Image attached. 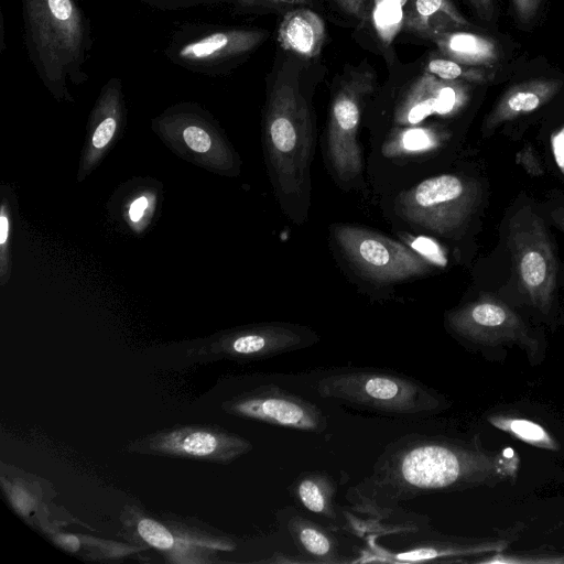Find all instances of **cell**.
Returning a JSON list of instances; mask_svg holds the SVG:
<instances>
[{"label":"cell","mask_w":564,"mask_h":564,"mask_svg":"<svg viewBox=\"0 0 564 564\" xmlns=\"http://www.w3.org/2000/svg\"><path fill=\"white\" fill-rule=\"evenodd\" d=\"M482 470L481 457L468 444L409 433L384 446L371 471L348 489L346 498L355 508L383 517L417 497L470 486Z\"/></svg>","instance_id":"obj_1"},{"label":"cell","mask_w":564,"mask_h":564,"mask_svg":"<svg viewBox=\"0 0 564 564\" xmlns=\"http://www.w3.org/2000/svg\"><path fill=\"white\" fill-rule=\"evenodd\" d=\"M317 395L356 409L426 417L447 408L444 395L412 377L371 367H329L302 375Z\"/></svg>","instance_id":"obj_2"},{"label":"cell","mask_w":564,"mask_h":564,"mask_svg":"<svg viewBox=\"0 0 564 564\" xmlns=\"http://www.w3.org/2000/svg\"><path fill=\"white\" fill-rule=\"evenodd\" d=\"M270 170L281 198L308 203L314 152L311 112L294 80L278 79L265 116Z\"/></svg>","instance_id":"obj_3"},{"label":"cell","mask_w":564,"mask_h":564,"mask_svg":"<svg viewBox=\"0 0 564 564\" xmlns=\"http://www.w3.org/2000/svg\"><path fill=\"white\" fill-rule=\"evenodd\" d=\"M28 48L43 82L65 89L79 75L87 48L85 18L75 0H22Z\"/></svg>","instance_id":"obj_4"},{"label":"cell","mask_w":564,"mask_h":564,"mask_svg":"<svg viewBox=\"0 0 564 564\" xmlns=\"http://www.w3.org/2000/svg\"><path fill=\"white\" fill-rule=\"evenodd\" d=\"M507 242L520 291L534 307L547 313L558 290V259L551 232L532 206H523L512 216Z\"/></svg>","instance_id":"obj_5"},{"label":"cell","mask_w":564,"mask_h":564,"mask_svg":"<svg viewBox=\"0 0 564 564\" xmlns=\"http://www.w3.org/2000/svg\"><path fill=\"white\" fill-rule=\"evenodd\" d=\"M481 200L478 184L456 174L422 181L397 199V210L408 223L442 237H456Z\"/></svg>","instance_id":"obj_6"},{"label":"cell","mask_w":564,"mask_h":564,"mask_svg":"<svg viewBox=\"0 0 564 564\" xmlns=\"http://www.w3.org/2000/svg\"><path fill=\"white\" fill-rule=\"evenodd\" d=\"M333 235L350 265L372 282H401L421 276L431 269L430 261L421 253L377 231L336 225Z\"/></svg>","instance_id":"obj_7"},{"label":"cell","mask_w":564,"mask_h":564,"mask_svg":"<svg viewBox=\"0 0 564 564\" xmlns=\"http://www.w3.org/2000/svg\"><path fill=\"white\" fill-rule=\"evenodd\" d=\"M319 340L311 328L297 324L272 322L247 326L219 335L207 344L187 350L192 362L221 359L249 362L311 347Z\"/></svg>","instance_id":"obj_8"},{"label":"cell","mask_w":564,"mask_h":564,"mask_svg":"<svg viewBox=\"0 0 564 564\" xmlns=\"http://www.w3.org/2000/svg\"><path fill=\"white\" fill-rule=\"evenodd\" d=\"M252 448L247 438L218 426L175 425L131 441L123 451L227 465Z\"/></svg>","instance_id":"obj_9"},{"label":"cell","mask_w":564,"mask_h":564,"mask_svg":"<svg viewBox=\"0 0 564 564\" xmlns=\"http://www.w3.org/2000/svg\"><path fill=\"white\" fill-rule=\"evenodd\" d=\"M375 73L370 69L349 74L332 104L327 138V154L338 178H356L362 167L357 132L365 99L372 94Z\"/></svg>","instance_id":"obj_10"},{"label":"cell","mask_w":564,"mask_h":564,"mask_svg":"<svg viewBox=\"0 0 564 564\" xmlns=\"http://www.w3.org/2000/svg\"><path fill=\"white\" fill-rule=\"evenodd\" d=\"M221 409L234 416L317 434L328 426L319 406L273 383L231 394L223 400Z\"/></svg>","instance_id":"obj_11"},{"label":"cell","mask_w":564,"mask_h":564,"mask_svg":"<svg viewBox=\"0 0 564 564\" xmlns=\"http://www.w3.org/2000/svg\"><path fill=\"white\" fill-rule=\"evenodd\" d=\"M445 325L456 337L473 343L514 339L525 333L520 316L488 294L448 312Z\"/></svg>","instance_id":"obj_12"},{"label":"cell","mask_w":564,"mask_h":564,"mask_svg":"<svg viewBox=\"0 0 564 564\" xmlns=\"http://www.w3.org/2000/svg\"><path fill=\"white\" fill-rule=\"evenodd\" d=\"M469 99L465 82L446 80L423 72L404 94L395 111L401 124H416L431 115L451 116Z\"/></svg>","instance_id":"obj_13"},{"label":"cell","mask_w":564,"mask_h":564,"mask_svg":"<svg viewBox=\"0 0 564 564\" xmlns=\"http://www.w3.org/2000/svg\"><path fill=\"white\" fill-rule=\"evenodd\" d=\"M265 37L259 30L216 31L183 44L176 57L186 65L210 66L252 51Z\"/></svg>","instance_id":"obj_14"},{"label":"cell","mask_w":564,"mask_h":564,"mask_svg":"<svg viewBox=\"0 0 564 564\" xmlns=\"http://www.w3.org/2000/svg\"><path fill=\"white\" fill-rule=\"evenodd\" d=\"M276 521L294 543L300 556L306 563H344L336 536L325 527L313 521L293 507L276 511Z\"/></svg>","instance_id":"obj_15"},{"label":"cell","mask_w":564,"mask_h":564,"mask_svg":"<svg viewBox=\"0 0 564 564\" xmlns=\"http://www.w3.org/2000/svg\"><path fill=\"white\" fill-rule=\"evenodd\" d=\"M561 87L560 80L550 78H535L511 86L489 112L484 129L492 131L502 123L538 110L554 98Z\"/></svg>","instance_id":"obj_16"},{"label":"cell","mask_w":564,"mask_h":564,"mask_svg":"<svg viewBox=\"0 0 564 564\" xmlns=\"http://www.w3.org/2000/svg\"><path fill=\"white\" fill-rule=\"evenodd\" d=\"M468 25L451 0H408L403 26L421 37L434 40L440 34Z\"/></svg>","instance_id":"obj_17"},{"label":"cell","mask_w":564,"mask_h":564,"mask_svg":"<svg viewBox=\"0 0 564 564\" xmlns=\"http://www.w3.org/2000/svg\"><path fill=\"white\" fill-rule=\"evenodd\" d=\"M290 497L302 509L327 522L338 521L335 497L337 484L323 470L300 473L288 487Z\"/></svg>","instance_id":"obj_18"},{"label":"cell","mask_w":564,"mask_h":564,"mask_svg":"<svg viewBox=\"0 0 564 564\" xmlns=\"http://www.w3.org/2000/svg\"><path fill=\"white\" fill-rule=\"evenodd\" d=\"M324 40V21L308 9L288 12L278 31V41L281 47L303 58L317 56L322 51Z\"/></svg>","instance_id":"obj_19"},{"label":"cell","mask_w":564,"mask_h":564,"mask_svg":"<svg viewBox=\"0 0 564 564\" xmlns=\"http://www.w3.org/2000/svg\"><path fill=\"white\" fill-rule=\"evenodd\" d=\"M408 0H336L337 6L364 25H371L386 45L403 26Z\"/></svg>","instance_id":"obj_20"},{"label":"cell","mask_w":564,"mask_h":564,"mask_svg":"<svg viewBox=\"0 0 564 564\" xmlns=\"http://www.w3.org/2000/svg\"><path fill=\"white\" fill-rule=\"evenodd\" d=\"M433 42L443 56L464 65L492 67L499 58L495 40L477 33L452 31L440 34Z\"/></svg>","instance_id":"obj_21"},{"label":"cell","mask_w":564,"mask_h":564,"mask_svg":"<svg viewBox=\"0 0 564 564\" xmlns=\"http://www.w3.org/2000/svg\"><path fill=\"white\" fill-rule=\"evenodd\" d=\"M487 550L479 546H464L447 542L427 540L411 544L410 547L394 553L392 560L403 563L440 561L449 556H459Z\"/></svg>","instance_id":"obj_22"},{"label":"cell","mask_w":564,"mask_h":564,"mask_svg":"<svg viewBox=\"0 0 564 564\" xmlns=\"http://www.w3.org/2000/svg\"><path fill=\"white\" fill-rule=\"evenodd\" d=\"M424 72L446 80L476 84H484L490 77L484 67L464 65L443 55L431 57L425 65Z\"/></svg>","instance_id":"obj_23"},{"label":"cell","mask_w":564,"mask_h":564,"mask_svg":"<svg viewBox=\"0 0 564 564\" xmlns=\"http://www.w3.org/2000/svg\"><path fill=\"white\" fill-rule=\"evenodd\" d=\"M437 141L436 132L431 128L413 127L402 131L387 145V153L421 152L434 147Z\"/></svg>","instance_id":"obj_24"},{"label":"cell","mask_w":564,"mask_h":564,"mask_svg":"<svg viewBox=\"0 0 564 564\" xmlns=\"http://www.w3.org/2000/svg\"><path fill=\"white\" fill-rule=\"evenodd\" d=\"M495 424L525 442L547 447L553 446L552 440L545 430L531 421L522 419H503L496 421Z\"/></svg>","instance_id":"obj_25"},{"label":"cell","mask_w":564,"mask_h":564,"mask_svg":"<svg viewBox=\"0 0 564 564\" xmlns=\"http://www.w3.org/2000/svg\"><path fill=\"white\" fill-rule=\"evenodd\" d=\"M137 531L141 539L152 547L169 551L175 546L172 532L164 524L152 518H141L137 523Z\"/></svg>","instance_id":"obj_26"},{"label":"cell","mask_w":564,"mask_h":564,"mask_svg":"<svg viewBox=\"0 0 564 564\" xmlns=\"http://www.w3.org/2000/svg\"><path fill=\"white\" fill-rule=\"evenodd\" d=\"M182 135L187 147L194 152L206 153L212 148L210 134L199 124L187 123L182 131Z\"/></svg>","instance_id":"obj_27"},{"label":"cell","mask_w":564,"mask_h":564,"mask_svg":"<svg viewBox=\"0 0 564 564\" xmlns=\"http://www.w3.org/2000/svg\"><path fill=\"white\" fill-rule=\"evenodd\" d=\"M549 143L556 170L564 177V124L551 132Z\"/></svg>","instance_id":"obj_28"},{"label":"cell","mask_w":564,"mask_h":564,"mask_svg":"<svg viewBox=\"0 0 564 564\" xmlns=\"http://www.w3.org/2000/svg\"><path fill=\"white\" fill-rule=\"evenodd\" d=\"M413 248L416 250H421L419 253H421L427 260L435 261L441 265H444L446 263V259L443 256L442 251L440 250L438 246L435 245L430 239H426V238L417 239L413 243Z\"/></svg>","instance_id":"obj_29"},{"label":"cell","mask_w":564,"mask_h":564,"mask_svg":"<svg viewBox=\"0 0 564 564\" xmlns=\"http://www.w3.org/2000/svg\"><path fill=\"white\" fill-rule=\"evenodd\" d=\"M238 4L248 8L254 7H290L307 4L312 0H234Z\"/></svg>","instance_id":"obj_30"},{"label":"cell","mask_w":564,"mask_h":564,"mask_svg":"<svg viewBox=\"0 0 564 564\" xmlns=\"http://www.w3.org/2000/svg\"><path fill=\"white\" fill-rule=\"evenodd\" d=\"M521 21L531 20L540 8L541 0H511Z\"/></svg>","instance_id":"obj_31"},{"label":"cell","mask_w":564,"mask_h":564,"mask_svg":"<svg viewBox=\"0 0 564 564\" xmlns=\"http://www.w3.org/2000/svg\"><path fill=\"white\" fill-rule=\"evenodd\" d=\"M518 161L523 164L531 174L539 175L543 172L530 147L519 152Z\"/></svg>","instance_id":"obj_32"},{"label":"cell","mask_w":564,"mask_h":564,"mask_svg":"<svg viewBox=\"0 0 564 564\" xmlns=\"http://www.w3.org/2000/svg\"><path fill=\"white\" fill-rule=\"evenodd\" d=\"M478 15L490 20L494 15V0H469Z\"/></svg>","instance_id":"obj_33"},{"label":"cell","mask_w":564,"mask_h":564,"mask_svg":"<svg viewBox=\"0 0 564 564\" xmlns=\"http://www.w3.org/2000/svg\"><path fill=\"white\" fill-rule=\"evenodd\" d=\"M148 206V200L145 197L137 198L129 210V215L132 221H139L143 215L144 209Z\"/></svg>","instance_id":"obj_34"},{"label":"cell","mask_w":564,"mask_h":564,"mask_svg":"<svg viewBox=\"0 0 564 564\" xmlns=\"http://www.w3.org/2000/svg\"><path fill=\"white\" fill-rule=\"evenodd\" d=\"M549 218L564 232V205H553L549 210Z\"/></svg>","instance_id":"obj_35"},{"label":"cell","mask_w":564,"mask_h":564,"mask_svg":"<svg viewBox=\"0 0 564 564\" xmlns=\"http://www.w3.org/2000/svg\"><path fill=\"white\" fill-rule=\"evenodd\" d=\"M9 236V219L4 212L2 210L1 217H0V243L3 246L7 241V238Z\"/></svg>","instance_id":"obj_36"}]
</instances>
